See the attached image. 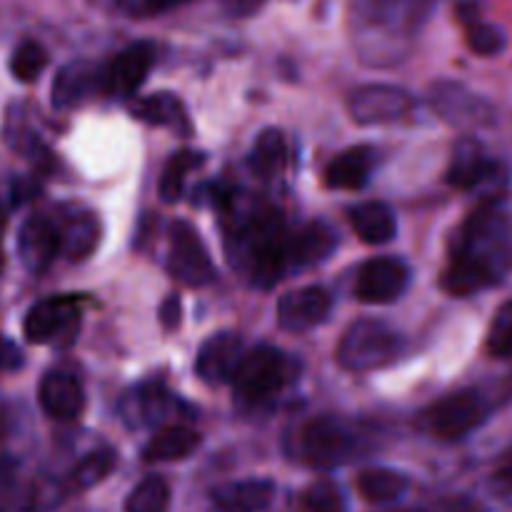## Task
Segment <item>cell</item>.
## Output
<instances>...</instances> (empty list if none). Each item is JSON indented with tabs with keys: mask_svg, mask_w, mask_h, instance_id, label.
<instances>
[{
	"mask_svg": "<svg viewBox=\"0 0 512 512\" xmlns=\"http://www.w3.org/2000/svg\"><path fill=\"white\" fill-rule=\"evenodd\" d=\"M512 270V213L498 203L475 210L453 240L450 265L445 268V293L465 295L493 288Z\"/></svg>",
	"mask_w": 512,
	"mask_h": 512,
	"instance_id": "1",
	"label": "cell"
},
{
	"mask_svg": "<svg viewBox=\"0 0 512 512\" xmlns=\"http://www.w3.org/2000/svg\"><path fill=\"white\" fill-rule=\"evenodd\" d=\"M288 230L275 210L258 208L228 230L230 263L260 288H273L288 273Z\"/></svg>",
	"mask_w": 512,
	"mask_h": 512,
	"instance_id": "2",
	"label": "cell"
},
{
	"mask_svg": "<svg viewBox=\"0 0 512 512\" xmlns=\"http://www.w3.org/2000/svg\"><path fill=\"white\" fill-rule=\"evenodd\" d=\"M403 353V335L395 333L385 323H378V320H358V323L350 325L340 340L338 350H335L338 363L353 373L388 368Z\"/></svg>",
	"mask_w": 512,
	"mask_h": 512,
	"instance_id": "3",
	"label": "cell"
},
{
	"mask_svg": "<svg viewBox=\"0 0 512 512\" xmlns=\"http://www.w3.org/2000/svg\"><path fill=\"white\" fill-rule=\"evenodd\" d=\"M298 458L310 468H338L358 450V438L348 425L335 418L308 420L298 430Z\"/></svg>",
	"mask_w": 512,
	"mask_h": 512,
	"instance_id": "4",
	"label": "cell"
},
{
	"mask_svg": "<svg viewBox=\"0 0 512 512\" xmlns=\"http://www.w3.org/2000/svg\"><path fill=\"white\" fill-rule=\"evenodd\" d=\"M488 403L478 390H460L420 413V428L440 440H458L488 420Z\"/></svg>",
	"mask_w": 512,
	"mask_h": 512,
	"instance_id": "5",
	"label": "cell"
},
{
	"mask_svg": "<svg viewBox=\"0 0 512 512\" xmlns=\"http://www.w3.org/2000/svg\"><path fill=\"white\" fill-rule=\"evenodd\" d=\"M290 380L288 355L273 345H258L245 350L235 368L233 385L243 398L260 400L283 390Z\"/></svg>",
	"mask_w": 512,
	"mask_h": 512,
	"instance_id": "6",
	"label": "cell"
},
{
	"mask_svg": "<svg viewBox=\"0 0 512 512\" xmlns=\"http://www.w3.org/2000/svg\"><path fill=\"white\" fill-rule=\"evenodd\" d=\"M418 0H353V18L360 38L398 40L418 23Z\"/></svg>",
	"mask_w": 512,
	"mask_h": 512,
	"instance_id": "7",
	"label": "cell"
},
{
	"mask_svg": "<svg viewBox=\"0 0 512 512\" xmlns=\"http://www.w3.org/2000/svg\"><path fill=\"white\" fill-rule=\"evenodd\" d=\"M168 268L180 283L193 288L208 285L215 278L208 248L200 240L198 230L185 220H175L168 230Z\"/></svg>",
	"mask_w": 512,
	"mask_h": 512,
	"instance_id": "8",
	"label": "cell"
},
{
	"mask_svg": "<svg viewBox=\"0 0 512 512\" xmlns=\"http://www.w3.org/2000/svg\"><path fill=\"white\" fill-rule=\"evenodd\" d=\"M80 325L78 298H48L35 303L23 320L28 343H68Z\"/></svg>",
	"mask_w": 512,
	"mask_h": 512,
	"instance_id": "9",
	"label": "cell"
},
{
	"mask_svg": "<svg viewBox=\"0 0 512 512\" xmlns=\"http://www.w3.org/2000/svg\"><path fill=\"white\" fill-rule=\"evenodd\" d=\"M348 110L350 118L360 125H390L408 118L413 110V98L403 88L373 83L350 93Z\"/></svg>",
	"mask_w": 512,
	"mask_h": 512,
	"instance_id": "10",
	"label": "cell"
},
{
	"mask_svg": "<svg viewBox=\"0 0 512 512\" xmlns=\"http://www.w3.org/2000/svg\"><path fill=\"white\" fill-rule=\"evenodd\" d=\"M410 285V268L398 258H373L360 268L355 295L368 305L398 300Z\"/></svg>",
	"mask_w": 512,
	"mask_h": 512,
	"instance_id": "11",
	"label": "cell"
},
{
	"mask_svg": "<svg viewBox=\"0 0 512 512\" xmlns=\"http://www.w3.org/2000/svg\"><path fill=\"white\" fill-rule=\"evenodd\" d=\"M330 310H333V295L318 285H308V288L290 290L280 298L278 323L290 333H303V330L325 323Z\"/></svg>",
	"mask_w": 512,
	"mask_h": 512,
	"instance_id": "12",
	"label": "cell"
},
{
	"mask_svg": "<svg viewBox=\"0 0 512 512\" xmlns=\"http://www.w3.org/2000/svg\"><path fill=\"white\" fill-rule=\"evenodd\" d=\"M245 348L240 335L235 333H215L200 345L198 358H195V373L200 380L208 385H223L233 380L235 368H238L240 358H243Z\"/></svg>",
	"mask_w": 512,
	"mask_h": 512,
	"instance_id": "13",
	"label": "cell"
},
{
	"mask_svg": "<svg viewBox=\"0 0 512 512\" xmlns=\"http://www.w3.org/2000/svg\"><path fill=\"white\" fill-rule=\"evenodd\" d=\"M60 253V228L45 215H33L20 225L18 255L30 273H43Z\"/></svg>",
	"mask_w": 512,
	"mask_h": 512,
	"instance_id": "14",
	"label": "cell"
},
{
	"mask_svg": "<svg viewBox=\"0 0 512 512\" xmlns=\"http://www.w3.org/2000/svg\"><path fill=\"white\" fill-rule=\"evenodd\" d=\"M38 400L40 408L50 415L53 420H78L80 413L85 408V395L80 388L78 378L65 370H50L43 375L38 388Z\"/></svg>",
	"mask_w": 512,
	"mask_h": 512,
	"instance_id": "15",
	"label": "cell"
},
{
	"mask_svg": "<svg viewBox=\"0 0 512 512\" xmlns=\"http://www.w3.org/2000/svg\"><path fill=\"white\" fill-rule=\"evenodd\" d=\"M338 245V235L323 220L303 225L298 233L288 235V268H313L323 260L330 258V253Z\"/></svg>",
	"mask_w": 512,
	"mask_h": 512,
	"instance_id": "16",
	"label": "cell"
},
{
	"mask_svg": "<svg viewBox=\"0 0 512 512\" xmlns=\"http://www.w3.org/2000/svg\"><path fill=\"white\" fill-rule=\"evenodd\" d=\"M435 108L455 125H483L490 123V105L483 103L475 93L465 90L463 85L440 83L430 95Z\"/></svg>",
	"mask_w": 512,
	"mask_h": 512,
	"instance_id": "17",
	"label": "cell"
},
{
	"mask_svg": "<svg viewBox=\"0 0 512 512\" xmlns=\"http://www.w3.org/2000/svg\"><path fill=\"white\" fill-rule=\"evenodd\" d=\"M155 48L153 43H133L125 50H120L118 58L110 63L108 83L110 90L120 95H133L140 85L148 78L150 68H153Z\"/></svg>",
	"mask_w": 512,
	"mask_h": 512,
	"instance_id": "18",
	"label": "cell"
},
{
	"mask_svg": "<svg viewBox=\"0 0 512 512\" xmlns=\"http://www.w3.org/2000/svg\"><path fill=\"white\" fill-rule=\"evenodd\" d=\"M495 173H498V165L485 158L483 148L473 138L460 140L458 148H455L453 163L448 168V183L453 188L475 190L488 183V180H493Z\"/></svg>",
	"mask_w": 512,
	"mask_h": 512,
	"instance_id": "19",
	"label": "cell"
},
{
	"mask_svg": "<svg viewBox=\"0 0 512 512\" xmlns=\"http://www.w3.org/2000/svg\"><path fill=\"white\" fill-rule=\"evenodd\" d=\"M375 168V150L370 145H355L343 150L325 168V185L333 190H360L368 185Z\"/></svg>",
	"mask_w": 512,
	"mask_h": 512,
	"instance_id": "20",
	"label": "cell"
},
{
	"mask_svg": "<svg viewBox=\"0 0 512 512\" xmlns=\"http://www.w3.org/2000/svg\"><path fill=\"white\" fill-rule=\"evenodd\" d=\"M275 498L270 480H238L213 490L215 508L223 512H263Z\"/></svg>",
	"mask_w": 512,
	"mask_h": 512,
	"instance_id": "21",
	"label": "cell"
},
{
	"mask_svg": "<svg viewBox=\"0 0 512 512\" xmlns=\"http://www.w3.org/2000/svg\"><path fill=\"white\" fill-rule=\"evenodd\" d=\"M95 83H98V70L90 63L75 60V63L63 65L53 80V108H75L93 93Z\"/></svg>",
	"mask_w": 512,
	"mask_h": 512,
	"instance_id": "22",
	"label": "cell"
},
{
	"mask_svg": "<svg viewBox=\"0 0 512 512\" xmlns=\"http://www.w3.org/2000/svg\"><path fill=\"white\" fill-rule=\"evenodd\" d=\"M60 228V253L70 260H85L100 240V223L88 210L63 215Z\"/></svg>",
	"mask_w": 512,
	"mask_h": 512,
	"instance_id": "23",
	"label": "cell"
},
{
	"mask_svg": "<svg viewBox=\"0 0 512 512\" xmlns=\"http://www.w3.org/2000/svg\"><path fill=\"white\" fill-rule=\"evenodd\" d=\"M133 113L143 123L158 125V128H170L180 135H190V130H193L188 113H185V105L173 93L148 95V98H143L135 105Z\"/></svg>",
	"mask_w": 512,
	"mask_h": 512,
	"instance_id": "24",
	"label": "cell"
},
{
	"mask_svg": "<svg viewBox=\"0 0 512 512\" xmlns=\"http://www.w3.org/2000/svg\"><path fill=\"white\" fill-rule=\"evenodd\" d=\"M120 410L130 425H153L170 410V393L158 383L140 385L125 395Z\"/></svg>",
	"mask_w": 512,
	"mask_h": 512,
	"instance_id": "25",
	"label": "cell"
},
{
	"mask_svg": "<svg viewBox=\"0 0 512 512\" xmlns=\"http://www.w3.org/2000/svg\"><path fill=\"white\" fill-rule=\"evenodd\" d=\"M350 225L358 238L368 245H385L395 238V215L385 203H363L350 208Z\"/></svg>",
	"mask_w": 512,
	"mask_h": 512,
	"instance_id": "26",
	"label": "cell"
},
{
	"mask_svg": "<svg viewBox=\"0 0 512 512\" xmlns=\"http://www.w3.org/2000/svg\"><path fill=\"white\" fill-rule=\"evenodd\" d=\"M198 445L200 435L195 430L183 428V425H168L150 438L143 450V458L145 463H175V460L188 458Z\"/></svg>",
	"mask_w": 512,
	"mask_h": 512,
	"instance_id": "27",
	"label": "cell"
},
{
	"mask_svg": "<svg viewBox=\"0 0 512 512\" xmlns=\"http://www.w3.org/2000/svg\"><path fill=\"white\" fill-rule=\"evenodd\" d=\"M355 485H358V493L363 495V500L373 505H388L403 498L405 490H408V478L398 470L368 468L358 475Z\"/></svg>",
	"mask_w": 512,
	"mask_h": 512,
	"instance_id": "28",
	"label": "cell"
},
{
	"mask_svg": "<svg viewBox=\"0 0 512 512\" xmlns=\"http://www.w3.org/2000/svg\"><path fill=\"white\" fill-rule=\"evenodd\" d=\"M0 512H38V493L23 483L10 458H0Z\"/></svg>",
	"mask_w": 512,
	"mask_h": 512,
	"instance_id": "29",
	"label": "cell"
},
{
	"mask_svg": "<svg viewBox=\"0 0 512 512\" xmlns=\"http://www.w3.org/2000/svg\"><path fill=\"white\" fill-rule=\"evenodd\" d=\"M248 163L260 178H273V175H278L285 168V163H288V143H285V135L278 128L263 130L255 138Z\"/></svg>",
	"mask_w": 512,
	"mask_h": 512,
	"instance_id": "30",
	"label": "cell"
},
{
	"mask_svg": "<svg viewBox=\"0 0 512 512\" xmlns=\"http://www.w3.org/2000/svg\"><path fill=\"white\" fill-rule=\"evenodd\" d=\"M203 163V155L195 153V150H178V153L170 155V160L165 163L163 175H160V198L165 203H178L183 198V188H185V178L193 168Z\"/></svg>",
	"mask_w": 512,
	"mask_h": 512,
	"instance_id": "31",
	"label": "cell"
},
{
	"mask_svg": "<svg viewBox=\"0 0 512 512\" xmlns=\"http://www.w3.org/2000/svg\"><path fill=\"white\" fill-rule=\"evenodd\" d=\"M170 488L160 475H148L125 500V512H168Z\"/></svg>",
	"mask_w": 512,
	"mask_h": 512,
	"instance_id": "32",
	"label": "cell"
},
{
	"mask_svg": "<svg viewBox=\"0 0 512 512\" xmlns=\"http://www.w3.org/2000/svg\"><path fill=\"white\" fill-rule=\"evenodd\" d=\"M113 468H115L113 450L110 448L93 450V453H88L78 465H75V470L70 473V483H73V488L78 490L95 488V485L103 483V480L113 473Z\"/></svg>",
	"mask_w": 512,
	"mask_h": 512,
	"instance_id": "33",
	"label": "cell"
},
{
	"mask_svg": "<svg viewBox=\"0 0 512 512\" xmlns=\"http://www.w3.org/2000/svg\"><path fill=\"white\" fill-rule=\"evenodd\" d=\"M48 65V53L35 40H23L10 55V73L20 83H33Z\"/></svg>",
	"mask_w": 512,
	"mask_h": 512,
	"instance_id": "34",
	"label": "cell"
},
{
	"mask_svg": "<svg viewBox=\"0 0 512 512\" xmlns=\"http://www.w3.org/2000/svg\"><path fill=\"white\" fill-rule=\"evenodd\" d=\"M300 510L303 512H345V498L340 488L330 480L310 483L300 495Z\"/></svg>",
	"mask_w": 512,
	"mask_h": 512,
	"instance_id": "35",
	"label": "cell"
},
{
	"mask_svg": "<svg viewBox=\"0 0 512 512\" xmlns=\"http://www.w3.org/2000/svg\"><path fill=\"white\" fill-rule=\"evenodd\" d=\"M488 353L493 358H510L512 355V300L500 305L488 333Z\"/></svg>",
	"mask_w": 512,
	"mask_h": 512,
	"instance_id": "36",
	"label": "cell"
},
{
	"mask_svg": "<svg viewBox=\"0 0 512 512\" xmlns=\"http://www.w3.org/2000/svg\"><path fill=\"white\" fill-rule=\"evenodd\" d=\"M468 45L478 55H498L505 48V33L498 25L473 20L468 25Z\"/></svg>",
	"mask_w": 512,
	"mask_h": 512,
	"instance_id": "37",
	"label": "cell"
},
{
	"mask_svg": "<svg viewBox=\"0 0 512 512\" xmlns=\"http://www.w3.org/2000/svg\"><path fill=\"white\" fill-rule=\"evenodd\" d=\"M183 3L185 0H123L125 10H130L133 15H160Z\"/></svg>",
	"mask_w": 512,
	"mask_h": 512,
	"instance_id": "38",
	"label": "cell"
},
{
	"mask_svg": "<svg viewBox=\"0 0 512 512\" xmlns=\"http://www.w3.org/2000/svg\"><path fill=\"white\" fill-rule=\"evenodd\" d=\"M180 300L175 298V295H170V298L163 300V305H160V323H163L165 330H175L180 325Z\"/></svg>",
	"mask_w": 512,
	"mask_h": 512,
	"instance_id": "39",
	"label": "cell"
},
{
	"mask_svg": "<svg viewBox=\"0 0 512 512\" xmlns=\"http://www.w3.org/2000/svg\"><path fill=\"white\" fill-rule=\"evenodd\" d=\"M20 365H23V355H20L18 345L0 338V370H18Z\"/></svg>",
	"mask_w": 512,
	"mask_h": 512,
	"instance_id": "40",
	"label": "cell"
},
{
	"mask_svg": "<svg viewBox=\"0 0 512 512\" xmlns=\"http://www.w3.org/2000/svg\"><path fill=\"white\" fill-rule=\"evenodd\" d=\"M498 483H500V488H505L508 493H512V453L503 460V465L498 468Z\"/></svg>",
	"mask_w": 512,
	"mask_h": 512,
	"instance_id": "41",
	"label": "cell"
},
{
	"mask_svg": "<svg viewBox=\"0 0 512 512\" xmlns=\"http://www.w3.org/2000/svg\"><path fill=\"white\" fill-rule=\"evenodd\" d=\"M3 230H5V210L3 205H0V235H3Z\"/></svg>",
	"mask_w": 512,
	"mask_h": 512,
	"instance_id": "42",
	"label": "cell"
}]
</instances>
